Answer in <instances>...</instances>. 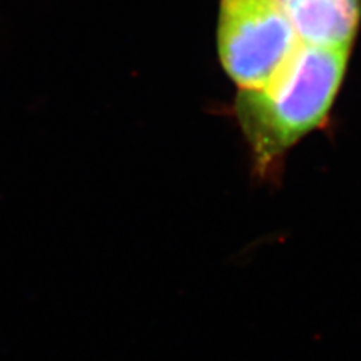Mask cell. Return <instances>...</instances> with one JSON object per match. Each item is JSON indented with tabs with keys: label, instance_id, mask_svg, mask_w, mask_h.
<instances>
[{
	"label": "cell",
	"instance_id": "obj_1",
	"mask_svg": "<svg viewBox=\"0 0 361 361\" xmlns=\"http://www.w3.org/2000/svg\"><path fill=\"white\" fill-rule=\"evenodd\" d=\"M348 51L300 41L268 85L241 90L236 113L257 160L268 163L321 126L343 80Z\"/></svg>",
	"mask_w": 361,
	"mask_h": 361
},
{
	"label": "cell",
	"instance_id": "obj_2",
	"mask_svg": "<svg viewBox=\"0 0 361 361\" xmlns=\"http://www.w3.org/2000/svg\"><path fill=\"white\" fill-rule=\"evenodd\" d=\"M298 44L280 0H221L219 53L226 73L241 90L268 85Z\"/></svg>",
	"mask_w": 361,
	"mask_h": 361
},
{
	"label": "cell",
	"instance_id": "obj_3",
	"mask_svg": "<svg viewBox=\"0 0 361 361\" xmlns=\"http://www.w3.org/2000/svg\"><path fill=\"white\" fill-rule=\"evenodd\" d=\"M301 42L348 49L360 21V0H289L285 4Z\"/></svg>",
	"mask_w": 361,
	"mask_h": 361
},
{
	"label": "cell",
	"instance_id": "obj_4",
	"mask_svg": "<svg viewBox=\"0 0 361 361\" xmlns=\"http://www.w3.org/2000/svg\"><path fill=\"white\" fill-rule=\"evenodd\" d=\"M280 2H281V4H288V2H289V0H280Z\"/></svg>",
	"mask_w": 361,
	"mask_h": 361
}]
</instances>
